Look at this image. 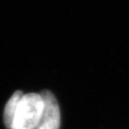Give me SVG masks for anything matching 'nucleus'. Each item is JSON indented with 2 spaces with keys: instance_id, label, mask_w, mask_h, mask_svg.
Instances as JSON below:
<instances>
[{
  "instance_id": "nucleus-2",
  "label": "nucleus",
  "mask_w": 129,
  "mask_h": 129,
  "mask_svg": "<svg viewBox=\"0 0 129 129\" xmlns=\"http://www.w3.org/2000/svg\"><path fill=\"white\" fill-rule=\"evenodd\" d=\"M40 94L42 98L44 106L36 129H59L60 109L57 101L49 91H43Z\"/></svg>"
},
{
  "instance_id": "nucleus-1",
  "label": "nucleus",
  "mask_w": 129,
  "mask_h": 129,
  "mask_svg": "<svg viewBox=\"0 0 129 129\" xmlns=\"http://www.w3.org/2000/svg\"><path fill=\"white\" fill-rule=\"evenodd\" d=\"M42 98L39 93L23 94L17 107L11 129H36L43 110Z\"/></svg>"
},
{
  "instance_id": "nucleus-3",
  "label": "nucleus",
  "mask_w": 129,
  "mask_h": 129,
  "mask_svg": "<svg viewBox=\"0 0 129 129\" xmlns=\"http://www.w3.org/2000/svg\"><path fill=\"white\" fill-rule=\"evenodd\" d=\"M22 95L23 93L22 91H16L6 102L4 110V122L5 125L7 129H11L12 127L13 121H14V116H15L16 110H17V107H18V104L22 99Z\"/></svg>"
}]
</instances>
